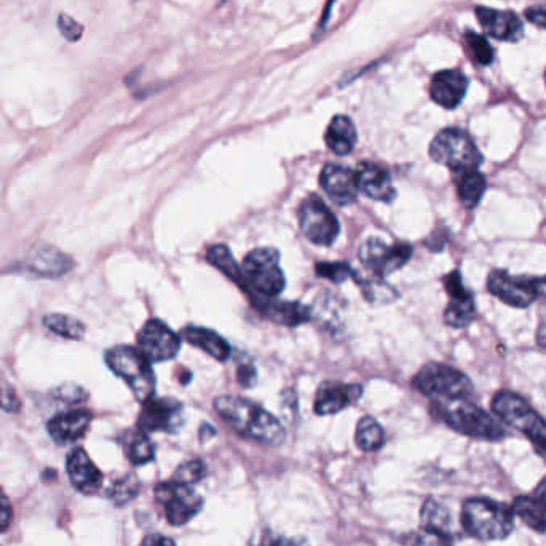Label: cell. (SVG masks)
<instances>
[{
  "label": "cell",
  "instance_id": "26",
  "mask_svg": "<svg viewBox=\"0 0 546 546\" xmlns=\"http://www.w3.org/2000/svg\"><path fill=\"white\" fill-rule=\"evenodd\" d=\"M457 179V194L467 208H475L486 190V179L478 170L463 171Z\"/></svg>",
  "mask_w": 546,
  "mask_h": 546
},
{
  "label": "cell",
  "instance_id": "20",
  "mask_svg": "<svg viewBox=\"0 0 546 546\" xmlns=\"http://www.w3.org/2000/svg\"><path fill=\"white\" fill-rule=\"evenodd\" d=\"M468 79L455 69L436 72L430 84V96L436 104L446 109H454L467 95Z\"/></svg>",
  "mask_w": 546,
  "mask_h": 546
},
{
  "label": "cell",
  "instance_id": "40",
  "mask_svg": "<svg viewBox=\"0 0 546 546\" xmlns=\"http://www.w3.org/2000/svg\"><path fill=\"white\" fill-rule=\"evenodd\" d=\"M412 546H454L448 532L422 527Z\"/></svg>",
  "mask_w": 546,
  "mask_h": 546
},
{
  "label": "cell",
  "instance_id": "22",
  "mask_svg": "<svg viewBox=\"0 0 546 546\" xmlns=\"http://www.w3.org/2000/svg\"><path fill=\"white\" fill-rule=\"evenodd\" d=\"M357 173L358 187L363 194L377 202H390L396 195L392 176L376 163H361Z\"/></svg>",
  "mask_w": 546,
  "mask_h": 546
},
{
  "label": "cell",
  "instance_id": "24",
  "mask_svg": "<svg viewBox=\"0 0 546 546\" xmlns=\"http://www.w3.org/2000/svg\"><path fill=\"white\" fill-rule=\"evenodd\" d=\"M181 337L187 344L194 345L197 349L208 353L214 360L226 361L230 357V347L218 333L211 329L187 326L182 329Z\"/></svg>",
  "mask_w": 546,
  "mask_h": 546
},
{
  "label": "cell",
  "instance_id": "8",
  "mask_svg": "<svg viewBox=\"0 0 546 546\" xmlns=\"http://www.w3.org/2000/svg\"><path fill=\"white\" fill-rule=\"evenodd\" d=\"M430 157L436 163L451 168L452 171L478 170L483 163V155L468 133L459 128H446L440 131L430 146Z\"/></svg>",
  "mask_w": 546,
  "mask_h": 546
},
{
  "label": "cell",
  "instance_id": "38",
  "mask_svg": "<svg viewBox=\"0 0 546 546\" xmlns=\"http://www.w3.org/2000/svg\"><path fill=\"white\" fill-rule=\"evenodd\" d=\"M23 408L20 396L7 380L0 379V409L10 414H18Z\"/></svg>",
  "mask_w": 546,
  "mask_h": 546
},
{
  "label": "cell",
  "instance_id": "27",
  "mask_svg": "<svg viewBox=\"0 0 546 546\" xmlns=\"http://www.w3.org/2000/svg\"><path fill=\"white\" fill-rule=\"evenodd\" d=\"M511 510L534 531H546V513L534 495H521L515 500Z\"/></svg>",
  "mask_w": 546,
  "mask_h": 546
},
{
  "label": "cell",
  "instance_id": "5",
  "mask_svg": "<svg viewBox=\"0 0 546 546\" xmlns=\"http://www.w3.org/2000/svg\"><path fill=\"white\" fill-rule=\"evenodd\" d=\"M106 363L114 374L127 382L136 400L146 403L154 398V371L151 361L144 357L141 350L133 349L130 345H119L106 353Z\"/></svg>",
  "mask_w": 546,
  "mask_h": 546
},
{
  "label": "cell",
  "instance_id": "10",
  "mask_svg": "<svg viewBox=\"0 0 546 546\" xmlns=\"http://www.w3.org/2000/svg\"><path fill=\"white\" fill-rule=\"evenodd\" d=\"M489 291L511 307L524 309L537 301L545 288L546 278L513 277L503 270H494L487 280Z\"/></svg>",
  "mask_w": 546,
  "mask_h": 546
},
{
  "label": "cell",
  "instance_id": "18",
  "mask_svg": "<svg viewBox=\"0 0 546 546\" xmlns=\"http://www.w3.org/2000/svg\"><path fill=\"white\" fill-rule=\"evenodd\" d=\"M361 395H363L361 385L325 382L318 388L317 398H315V412L318 416H333V414L353 406L360 400Z\"/></svg>",
  "mask_w": 546,
  "mask_h": 546
},
{
  "label": "cell",
  "instance_id": "46",
  "mask_svg": "<svg viewBox=\"0 0 546 546\" xmlns=\"http://www.w3.org/2000/svg\"><path fill=\"white\" fill-rule=\"evenodd\" d=\"M535 499H537V502L542 505L543 511L546 513V478L542 479V483L537 486V489L534 491Z\"/></svg>",
  "mask_w": 546,
  "mask_h": 546
},
{
  "label": "cell",
  "instance_id": "9",
  "mask_svg": "<svg viewBox=\"0 0 546 546\" xmlns=\"http://www.w3.org/2000/svg\"><path fill=\"white\" fill-rule=\"evenodd\" d=\"M155 499L165 508L168 523L176 527L189 523L203 508V499L192 486L175 483L173 479L155 486Z\"/></svg>",
  "mask_w": 546,
  "mask_h": 546
},
{
  "label": "cell",
  "instance_id": "28",
  "mask_svg": "<svg viewBox=\"0 0 546 546\" xmlns=\"http://www.w3.org/2000/svg\"><path fill=\"white\" fill-rule=\"evenodd\" d=\"M355 443L364 452L377 451L385 443L384 428L372 417L366 416L358 422Z\"/></svg>",
  "mask_w": 546,
  "mask_h": 546
},
{
  "label": "cell",
  "instance_id": "16",
  "mask_svg": "<svg viewBox=\"0 0 546 546\" xmlns=\"http://www.w3.org/2000/svg\"><path fill=\"white\" fill-rule=\"evenodd\" d=\"M321 189L325 190L337 205H350L355 202L360 192L357 173L342 165H326L320 175Z\"/></svg>",
  "mask_w": 546,
  "mask_h": 546
},
{
  "label": "cell",
  "instance_id": "21",
  "mask_svg": "<svg viewBox=\"0 0 546 546\" xmlns=\"http://www.w3.org/2000/svg\"><path fill=\"white\" fill-rule=\"evenodd\" d=\"M253 302L259 313L278 325L299 326L312 317L309 307L301 302L275 301L273 297L253 296Z\"/></svg>",
  "mask_w": 546,
  "mask_h": 546
},
{
  "label": "cell",
  "instance_id": "23",
  "mask_svg": "<svg viewBox=\"0 0 546 546\" xmlns=\"http://www.w3.org/2000/svg\"><path fill=\"white\" fill-rule=\"evenodd\" d=\"M90 424V412L79 409L53 417L47 424V430L56 444H71L84 438Z\"/></svg>",
  "mask_w": 546,
  "mask_h": 546
},
{
  "label": "cell",
  "instance_id": "36",
  "mask_svg": "<svg viewBox=\"0 0 546 546\" xmlns=\"http://www.w3.org/2000/svg\"><path fill=\"white\" fill-rule=\"evenodd\" d=\"M205 476V463L202 460L195 459L182 463L181 467H178V470L175 471L173 481L184 484V486H194V484L200 483Z\"/></svg>",
  "mask_w": 546,
  "mask_h": 546
},
{
  "label": "cell",
  "instance_id": "35",
  "mask_svg": "<svg viewBox=\"0 0 546 546\" xmlns=\"http://www.w3.org/2000/svg\"><path fill=\"white\" fill-rule=\"evenodd\" d=\"M465 42H467L470 55L473 56V60L481 66H489L494 61V52L492 47L487 42L486 37L479 36L476 32H465Z\"/></svg>",
  "mask_w": 546,
  "mask_h": 546
},
{
  "label": "cell",
  "instance_id": "47",
  "mask_svg": "<svg viewBox=\"0 0 546 546\" xmlns=\"http://www.w3.org/2000/svg\"><path fill=\"white\" fill-rule=\"evenodd\" d=\"M264 546H301V543L296 542V540L293 539H286V537H273V539Z\"/></svg>",
  "mask_w": 546,
  "mask_h": 546
},
{
  "label": "cell",
  "instance_id": "4",
  "mask_svg": "<svg viewBox=\"0 0 546 546\" xmlns=\"http://www.w3.org/2000/svg\"><path fill=\"white\" fill-rule=\"evenodd\" d=\"M492 409L505 424L523 432L546 460V420L532 409L523 396L503 390L494 396Z\"/></svg>",
  "mask_w": 546,
  "mask_h": 546
},
{
  "label": "cell",
  "instance_id": "3",
  "mask_svg": "<svg viewBox=\"0 0 546 546\" xmlns=\"http://www.w3.org/2000/svg\"><path fill=\"white\" fill-rule=\"evenodd\" d=\"M513 510L491 499H470L463 503L462 526L479 540L507 539L513 531Z\"/></svg>",
  "mask_w": 546,
  "mask_h": 546
},
{
  "label": "cell",
  "instance_id": "37",
  "mask_svg": "<svg viewBox=\"0 0 546 546\" xmlns=\"http://www.w3.org/2000/svg\"><path fill=\"white\" fill-rule=\"evenodd\" d=\"M317 273L320 277L328 278L334 283H342L352 277L353 270L349 264H344V262H321L317 266Z\"/></svg>",
  "mask_w": 546,
  "mask_h": 546
},
{
  "label": "cell",
  "instance_id": "41",
  "mask_svg": "<svg viewBox=\"0 0 546 546\" xmlns=\"http://www.w3.org/2000/svg\"><path fill=\"white\" fill-rule=\"evenodd\" d=\"M58 29H60L61 34H63L66 39L71 40V42L79 40L80 36H82V32H84L82 24L77 23L74 18L66 15V13H61V15L58 16Z\"/></svg>",
  "mask_w": 546,
  "mask_h": 546
},
{
  "label": "cell",
  "instance_id": "14",
  "mask_svg": "<svg viewBox=\"0 0 546 546\" xmlns=\"http://www.w3.org/2000/svg\"><path fill=\"white\" fill-rule=\"evenodd\" d=\"M184 424V408L182 404L168 398H151L143 403V409L138 417L139 432L176 433Z\"/></svg>",
  "mask_w": 546,
  "mask_h": 546
},
{
  "label": "cell",
  "instance_id": "7",
  "mask_svg": "<svg viewBox=\"0 0 546 546\" xmlns=\"http://www.w3.org/2000/svg\"><path fill=\"white\" fill-rule=\"evenodd\" d=\"M412 384L433 401L467 400L473 392V385L463 372L441 363L425 364Z\"/></svg>",
  "mask_w": 546,
  "mask_h": 546
},
{
  "label": "cell",
  "instance_id": "1",
  "mask_svg": "<svg viewBox=\"0 0 546 546\" xmlns=\"http://www.w3.org/2000/svg\"><path fill=\"white\" fill-rule=\"evenodd\" d=\"M214 408L238 435L258 443L278 446L286 438L285 428L277 417L253 401L240 396H219Z\"/></svg>",
  "mask_w": 546,
  "mask_h": 546
},
{
  "label": "cell",
  "instance_id": "13",
  "mask_svg": "<svg viewBox=\"0 0 546 546\" xmlns=\"http://www.w3.org/2000/svg\"><path fill=\"white\" fill-rule=\"evenodd\" d=\"M411 256L412 248L406 243L388 246L379 238H369L360 250V261L366 270L376 275V278H382L401 269Z\"/></svg>",
  "mask_w": 546,
  "mask_h": 546
},
{
  "label": "cell",
  "instance_id": "44",
  "mask_svg": "<svg viewBox=\"0 0 546 546\" xmlns=\"http://www.w3.org/2000/svg\"><path fill=\"white\" fill-rule=\"evenodd\" d=\"M526 18L540 28L546 29V7L527 8Z\"/></svg>",
  "mask_w": 546,
  "mask_h": 546
},
{
  "label": "cell",
  "instance_id": "48",
  "mask_svg": "<svg viewBox=\"0 0 546 546\" xmlns=\"http://www.w3.org/2000/svg\"><path fill=\"white\" fill-rule=\"evenodd\" d=\"M545 82H546V74H545Z\"/></svg>",
  "mask_w": 546,
  "mask_h": 546
},
{
  "label": "cell",
  "instance_id": "32",
  "mask_svg": "<svg viewBox=\"0 0 546 546\" xmlns=\"http://www.w3.org/2000/svg\"><path fill=\"white\" fill-rule=\"evenodd\" d=\"M420 519H422V527L436 529V531L448 532L449 526H451V515H449L448 508L433 499H428L424 503Z\"/></svg>",
  "mask_w": 546,
  "mask_h": 546
},
{
  "label": "cell",
  "instance_id": "11",
  "mask_svg": "<svg viewBox=\"0 0 546 546\" xmlns=\"http://www.w3.org/2000/svg\"><path fill=\"white\" fill-rule=\"evenodd\" d=\"M299 224L305 237L315 245L321 246L333 245L341 230L333 211L329 210L317 195H310L302 202Z\"/></svg>",
  "mask_w": 546,
  "mask_h": 546
},
{
  "label": "cell",
  "instance_id": "42",
  "mask_svg": "<svg viewBox=\"0 0 546 546\" xmlns=\"http://www.w3.org/2000/svg\"><path fill=\"white\" fill-rule=\"evenodd\" d=\"M13 511L10 500L5 495L4 489L0 487V534L7 532L12 526Z\"/></svg>",
  "mask_w": 546,
  "mask_h": 546
},
{
  "label": "cell",
  "instance_id": "31",
  "mask_svg": "<svg viewBox=\"0 0 546 546\" xmlns=\"http://www.w3.org/2000/svg\"><path fill=\"white\" fill-rule=\"evenodd\" d=\"M206 259H208L211 266L221 270L230 280L237 281L238 285L243 286L242 267L238 266L237 262H235L234 256H232L227 246H213L208 251V254H206Z\"/></svg>",
  "mask_w": 546,
  "mask_h": 546
},
{
  "label": "cell",
  "instance_id": "43",
  "mask_svg": "<svg viewBox=\"0 0 546 546\" xmlns=\"http://www.w3.org/2000/svg\"><path fill=\"white\" fill-rule=\"evenodd\" d=\"M238 382L243 385V387H253L254 382H256V369H254L253 364H242L237 371Z\"/></svg>",
  "mask_w": 546,
  "mask_h": 546
},
{
  "label": "cell",
  "instance_id": "2",
  "mask_svg": "<svg viewBox=\"0 0 546 546\" xmlns=\"http://www.w3.org/2000/svg\"><path fill=\"white\" fill-rule=\"evenodd\" d=\"M432 412L452 430L471 438L499 441L507 436L499 420L465 400L433 401Z\"/></svg>",
  "mask_w": 546,
  "mask_h": 546
},
{
  "label": "cell",
  "instance_id": "29",
  "mask_svg": "<svg viewBox=\"0 0 546 546\" xmlns=\"http://www.w3.org/2000/svg\"><path fill=\"white\" fill-rule=\"evenodd\" d=\"M44 325L47 326L56 336L71 339V341H80L85 336V325L77 318L63 313H52L44 318Z\"/></svg>",
  "mask_w": 546,
  "mask_h": 546
},
{
  "label": "cell",
  "instance_id": "45",
  "mask_svg": "<svg viewBox=\"0 0 546 546\" xmlns=\"http://www.w3.org/2000/svg\"><path fill=\"white\" fill-rule=\"evenodd\" d=\"M141 546H176V543L165 535L151 534L147 535Z\"/></svg>",
  "mask_w": 546,
  "mask_h": 546
},
{
  "label": "cell",
  "instance_id": "33",
  "mask_svg": "<svg viewBox=\"0 0 546 546\" xmlns=\"http://www.w3.org/2000/svg\"><path fill=\"white\" fill-rule=\"evenodd\" d=\"M125 451H127L128 460L133 465H138V467L154 460V444L147 438L146 433L143 432H138L131 436L127 446H125Z\"/></svg>",
  "mask_w": 546,
  "mask_h": 546
},
{
  "label": "cell",
  "instance_id": "39",
  "mask_svg": "<svg viewBox=\"0 0 546 546\" xmlns=\"http://www.w3.org/2000/svg\"><path fill=\"white\" fill-rule=\"evenodd\" d=\"M53 396L58 398V400L63 401V403L80 404L87 400L88 393L85 392L84 388L80 387V385L68 382V384L58 385V387L53 390Z\"/></svg>",
  "mask_w": 546,
  "mask_h": 546
},
{
  "label": "cell",
  "instance_id": "19",
  "mask_svg": "<svg viewBox=\"0 0 546 546\" xmlns=\"http://www.w3.org/2000/svg\"><path fill=\"white\" fill-rule=\"evenodd\" d=\"M68 476L72 486L85 495H93L103 486V473L99 471L95 463L91 462L84 449H74L68 455Z\"/></svg>",
  "mask_w": 546,
  "mask_h": 546
},
{
  "label": "cell",
  "instance_id": "30",
  "mask_svg": "<svg viewBox=\"0 0 546 546\" xmlns=\"http://www.w3.org/2000/svg\"><path fill=\"white\" fill-rule=\"evenodd\" d=\"M475 318V301L473 296L454 297L449 302L448 309L444 312V320L454 328H465Z\"/></svg>",
  "mask_w": 546,
  "mask_h": 546
},
{
  "label": "cell",
  "instance_id": "34",
  "mask_svg": "<svg viewBox=\"0 0 546 546\" xmlns=\"http://www.w3.org/2000/svg\"><path fill=\"white\" fill-rule=\"evenodd\" d=\"M139 492V481L133 475L123 476V478L117 479L109 489V499L117 505V507H123L128 502L135 499Z\"/></svg>",
  "mask_w": 546,
  "mask_h": 546
},
{
  "label": "cell",
  "instance_id": "12",
  "mask_svg": "<svg viewBox=\"0 0 546 546\" xmlns=\"http://www.w3.org/2000/svg\"><path fill=\"white\" fill-rule=\"evenodd\" d=\"M74 266L76 262L69 254L48 243H37L21 262V272L29 277L58 280L66 277Z\"/></svg>",
  "mask_w": 546,
  "mask_h": 546
},
{
  "label": "cell",
  "instance_id": "25",
  "mask_svg": "<svg viewBox=\"0 0 546 546\" xmlns=\"http://www.w3.org/2000/svg\"><path fill=\"white\" fill-rule=\"evenodd\" d=\"M326 144L337 155H347L357 144V128L345 115H337L326 130Z\"/></svg>",
  "mask_w": 546,
  "mask_h": 546
},
{
  "label": "cell",
  "instance_id": "6",
  "mask_svg": "<svg viewBox=\"0 0 546 546\" xmlns=\"http://www.w3.org/2000/svg\"><path fill=\"white\" fill-rule=\"evenodd\" d=\"M242 272L243 286L250 289L253 296L275 297L285 289L280 253L273 248L251 251L243 262Z\"/></svg>",
  "mask_w": 546,
  "mask_h": 546
},
{
  "label": "cell",
  "instance_id": "15",
  "mask_svg": "<svg viewBox=\"0 0 546 546\" xmlns=\"http://www.w3.org/2000/svg\"><path fill=\"white\" fill-rule=\"evenodd\" d=\"M139 350L151 363H162L178 355L181 339L163 321L149 320L138 334Z\"/></svg>",
  "mask_w": 546,
  "mask_h": 546
},
{
  "label": "cell",
  "instance_id": "17",
  "mask_svg": "<svg viewBox=\"0 0 546 546\" xmlns=\"http://www.w3.org/2000/svg\"><path fill=\"white\" fill-rule=\"evenodd\" d=\"M476 16L486 36L494 37L502 42H518L523 37V21L516 13L489 7H476Z\"/></svg>",
  "mask_w": 546,
  "mask_h": 546
}]
</instances>
